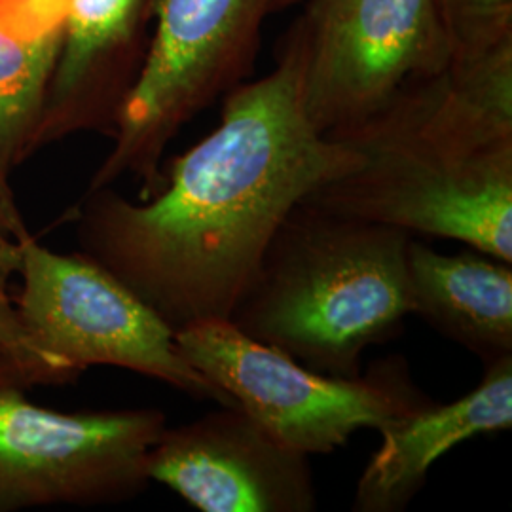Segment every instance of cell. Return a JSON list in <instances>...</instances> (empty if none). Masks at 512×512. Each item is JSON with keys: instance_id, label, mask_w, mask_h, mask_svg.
Segmentation results:
<instances>
[{"instance_id": "cell-1", "label": "cell", "mask_w": 512, "mask_h": 512, "mask_svg": "<svg viewBox=\"0 0 512 512\" xmlns=\"http://www.w3.org/2000/svg\"><path fill=\"white\" fill-rule=\"evenodd\" d=\"M359 164L353 148L308 120L285 42L272 73L224 95L219 126L173 160L154 196L129 202L110 186L88 190L67 217L78 251L177 332L228 321L281 222Z\"/></svg>"}, {"instance_id": "cell-2", "label": "cell", "mask_w": 512, "mask_h": 512, "mask_svg": "<svg viewBox=\"0 0 512 512\" xmlns=\"http://www.w3.org/2000/svg\"><path fill=\"white\" fill-rule=\"evenodd\" d=\"M329 135L361 164L306 202L512 264V40L454 57L370 118Z\"/></svg>"}, {"instance_id": "cell-3", "label": "cell", "mask_w": 512, "mask_h": 512, "mask_svg": "<svg viewBox=\"0 0 512 512\" xmlns=\"http://www.w3.org/2000/svg\"><path fill=\"white\" fill-rule=\"evenodd\" d=\"M401 230L300 202L281 222L230 323L330 376L361 374L366 349L410 315Z\"/></svg>"}, {"instance_id": "cell-4", "label": "cell", "mask_w": 512, "mask_h": 512, "mask_svg": "<svg viewBox=\"0 0 512 512\" xmlns=\"http://www.w3.org/2000/svg\"><path fill=\"white\" fill-rule=\"evenodd\" d=\"M300 0H152L156 33L120 112L116 147L90 190L122 175L141 181V200L154 196L169 141L194 116L255 71L266 21Z\"/></svg>"}, {"instance_id": "cell-5", "label": "cell", "mask_w": 512, "mask_h": 512, "mask_svg": "<svg viewBox=\"0 0 512 512\" xmlns=\"http://www.w3.org/2000/svg\"><path fill=\"white\" fill-rule=\"evenodd\" d=\"M184 359L283 446L304 456L330 454L363 431L382 433L435 403L403 357L366 374L330 376L260 344L230 321H203L175 332Z\"/></svg>"}, {"instance_id": "cell-6", "label": "cell", "mask_w": 512, "mask_h": 512, "mask_svg": "<svg viewBox=\"0 0 512 512\" xmlns=\"http://www.w3.org/2000/svg\"><path fill=\"white\" fill-rule=\"evenodd\" d=\"M19 247L21 325L71 384L88 368L116 366L196 401L234 404L184 359L175 330L90 256L59 255L35 236Z\"/></svg>"}, {"instance_id": "cell-7", "label": "cell", "mask_w": 512, "mask_h": 512, "mask_svg": "<svg viewBox=\"0 0 512 512\" xmlns=\"http://www.w3.org/2000/svg\"><path fill=\"white\" fill-rule=\"evenodd\" d=\"M285 42L304 112L325 135L370 118L454 59L439 0H310Z\"/></svg>"}, {"instance_id": "cell-8", "label": "cell", "mask_w": 512, "mask_h": 512, "mask_svg": "<svg viewBox=\"0 0 512 512\" xmlns=\"http://www.w3.org/2000/svg\"><path fill=\"white\" fill-rule=\"evenodd\" d=\"M0 385V512L52 505H118L150 484L160 408L57 412Z\"/></svg>"}, {"instance_id": "cell-9", "label": "cell", "mask_w": 512, "mask_h": 512, "mask_svg": "<svg viewBox=\"0 0 512 512\" xmlns=\"http://www.w3.org/2000/svg\"><path fill=\"white\" fill-rule=\"evenodd\" d=\"M165 427L148 454L158 482L202 512H311L317 507L310 456L272 437L238 404Z\"/></svg>"}, {"instance_id": "cell-10", "label": "cell", "mask_w": 512, "mask_h": 512, "mask_svg": "<svg viewBox=\"0 0 512 512\" xmlns=\"http://www.w3.org/2000/svg\"><path fill=\"white\" fill-rule=\"evenodd\" d=\"M511 427L512 355H507L484 365V376L473 391L452 403H431L385 427L357 482L351 509L404 511L420 494L431 467L452 448Z\"/></svg>"}, {"instance_id": "cell-11", "label": "cell", "mask_w": 512, "mask_h": 512, "mask_svg": "<svg viewBox=\"0 0 512 512\" xmlns=\"http://www.w3.org/2000/svg\"><path fill=\"white\" fill-rule=\"evenodd\" d=\"M406 275L410 315L484 365L512 355L511 262L476 249L442 255L412 238Z\"/></svg>"}, {"instance_id": "cell-12", "label": "cell", "mask_w": 512, "mask_h": 512, "mask_svg": "<svg viewBox=\"0 0 512 512\" xmlns=\"http://www.w3.org/2000/svg\"><path fill=\"white\" fill-rule=\"evenodd\" d=\"M141 0H71L61 37L65 50L55 74L52 103L42 110L38 133L46 128H118V110L105 92L101 69L116 48L126 46Z\"/></svg>"}, {"instance_id": "cell-13", "label": "cell", "mask_w": 512, "mask_h": 512, "mask_svg": "<svg viewBox=\"0 0 512 512\" xmlns=\"http://www.w3.org/2000/svg\"><path fill=\"white\" fill-rule=\"evenodd\" d=\"M61 31L23 38L0 27V171L6 175L33 141Z\"/></svg>"}, {"instance_id": "cell-14", "label": "cell", "mask_w": 512, "mask_h": 512, "mask_svg": "<svg viewBox=\"0 0 512 512\" xmlns=\"http://www.w3.org/2000/svg\"><path fill=\"white\" fill-rule=\"evenodd\" d=\"M21 241L0 239V385L25 391L33 387L69 385L65 372L38 351L19 319L12 294V277L18 275Z\"/></svg>"}, {"instance_id": "cell-15", "label": "cell", "mask_w": 512, "mask_h": 512, "mask_svg": "<svg viewBox=\"0 0 512 512\" xmlns=\"http://www.w3.org/2000/svg\"><path fill=\"white\" fill-rule=\"evenodd\" d=\"M456 55L480 54L512 40V0H439Z\"/></svg>"}, {"instance_id": "cell-16", "label": "cell", "mask_w": 512, "mask_h": 512, "mask_svg": "<svg viewBox=\"0 0 512 512\" xmlns=\"http://www.w3.org/2000/svg\"><path fill=\"white\" fill-rule=\"evenodd\" d=\"M71 0H0V27L23 38L63 29Z\"/></svg>"}, {"instance_id": "cell-17", "label": "cell", "mask_w": 512, "mask_h": 512, "mask_svg": "<svg viewBox=\"0 0 512 512\" xmlns=\"http://www.w3.org/2000/svg\"><path fill=\"white\" fill-rule=\"evenodd\" d=\"M29 236L31 232L25 226V220L16 203V196L8 186L6 175L0 171V239L25 241Z\"/></svg>"}]
</instances>
